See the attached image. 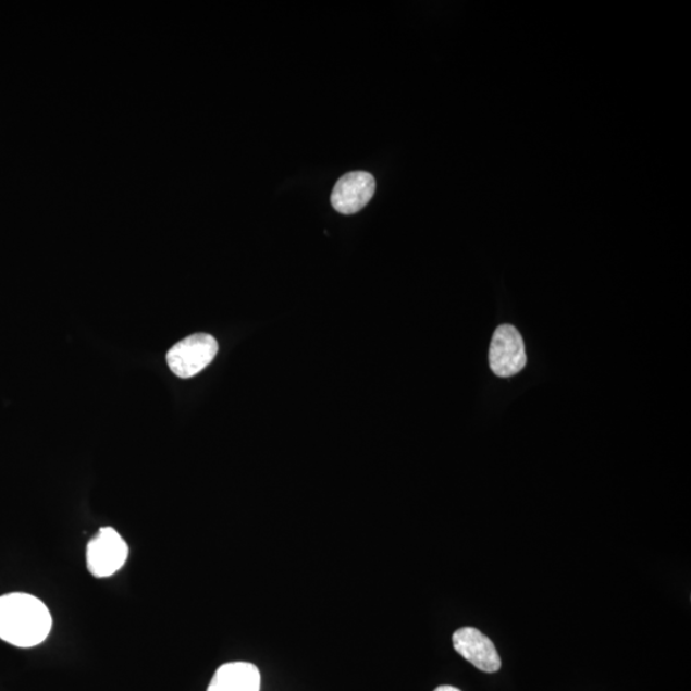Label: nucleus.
<instances>
[{
  "label": "nucleus",
  "instance_id": "1",
  "mask_svg": "<svg viewBox=\"0 0 691 691\" xmlns=\"http://www.w3.org/2000/svg\"><path fill=\"white\" fill-rule=\"evenodd\" d=\"M52 615L46 603L27 593L0 596V639L18 646L33 649L52 630Z\"/></svg>",
  "mask_w": 691,
  "mask_h": 691
},
{
  "label": "nucleus",
  "instance_id": "2",
  "mask_svg": "<svg viewBox=\"0 0 691 691\" xmlns=\"http://www.w3.org/2000/svg\"><path fill=\"white\" fill-rule=\"evenodd\" d=\"M128 558V545L111 527L100 528L86 547V565L92 577L104 579L119 572Z\"/></svg>",
  "mask_w": 691,
  "mask_h": 691
},
{
  "label": "nucleus",
  "instance_id": "3",
  "mask_svg": "<svg viewBox=\"0 0 691 691\" xmlns=\"http://www.w3.org/2000/svg\"><path fill=\"white\" fill-rule=\"evenodd\" d=\"M218 353V342L207 333H196L174 345L166 354V362L174 374L192 378L202 372Z\"/></svg>",
  "mask_w": 691,
  "mask_h": 691
},
{
  "label": "nucleus",
  "instance_id": "4",
  "mask_svg": "<svg viewBox=\"0 0 691 691\" xmlns=\"http://www.w3.org/2000/svg\"><path fill=\"white\" fill-rule=\"evenodd\" d=\"M526 366V346L519 331L510 324L498 326L490 347L492 372L497 377L508 378L520 373Z\"/></svg>",
  "mask_w": 691,
  "mask_h": 691
},
{
  "label": "nucleus",
  "instance_id": "5",
  "mask_svg": "<svg viewBox=\"0 0 691 691\" xmlns=\"http://www.w3.org/2000/svg\"><path fill=\"white\" fill-rule=\"evenodd\" d=\"M375 193V180L368 172H351L338 180L331 201L341 214H355L368 206Z\"/></svg>",
  "mask_w": 691,
  "mask_h": 691
},
{
  "label": "nucleus",
  "instance_id": "6",
  "mask_svg": "<svg viewBox=\"0 0 691 691\" xmlns=\"http://www.w3.org/2000/svg\"><path fill=\"white\" fill-rule=\"evenodd\" d=\"M454 649L461 657L483 673H497L501 668L499 654L489 637L476 628L458 629L454 637Z\"/></svg>",
  "mask_w": 691,
  "mask_h": 691
},
{
  "label": "nucleus",
  "instance_id": "7",
  "mask_svg": "<svg viewBox=\"0 0 691 691\" xmlns=\"http://www.w3.org/2000/svg\"><path fill=\"white\" fill-rule=\"evenodd\" d=\"M260 673L249 662H230L218 668L207 691H260Z\"/></svg>",
  "mask_w": 691,
  "mask_h": 691
},
{
  "label": "nucleus",
  "instance_id": "8",
  "mask_svg": "<svg viewBox=\"0 0 691 691\" xmlns=\"http://www.w3.org/2000/svg\"><path fill=\"white\" fill-rule=\"evenodd\" d=\"M434 691H461V690L451 686H442L436 688Z\"/></svg>",
  "mask_w": 691,
  "mask_h": 691
}]
</instances>
